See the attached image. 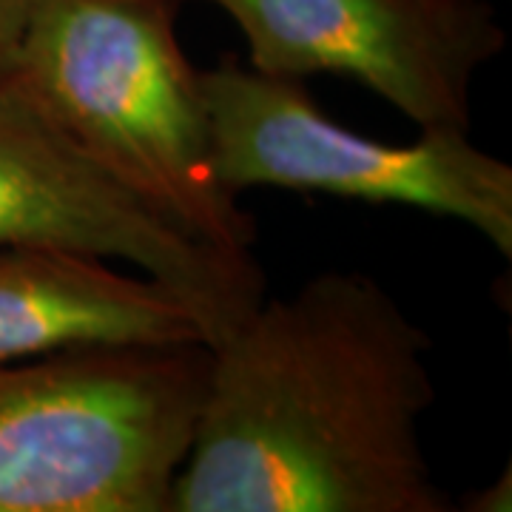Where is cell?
Returning <instances> with one entry per match:
<instances>
[{
  "label": "cell",
  "instance_id": "obj_4",
  "mask_svg": "<svg viewBox=\"0 0 512 512\" xmlns=\"http://www.w3.org/2000/svg\"><path fill=\"white\" fill-rule=\"evenodd\" d=\"M211 157L222 188L313 191L370 205H404L470 225L512 256V165L470 131H421L393 146L330 120L302 80L256 72L237 55L202 72Z\"/></svg>",
  "mask_w": 512,
  "mask_h": 512
},
{
  "label": "cell",
  "instance_id": "obj_1",
  "mask_svg": "<svg viewBox=\"0 0 512 512\" xmlns=\"http://www.w3.org/2000/svg\"><path fill=\"white\" fill-rule=\"evenodd\" d=\"M208 350L168 512H458L421 447L433 339L379 279L262 296Z\"/></svg>",
  "mask_w": 512,
  "mask_h": 512
},
{
  "label": "cell",
  "instance_id": "obj_3",
  "mask_svg": "<svg viewBox=\"0 0 512 512\" xmlns=\"http://www.w3.org/2000/svg\"><path fill=\"white\" fill-rule=\"evenodd\" d=\"M208 365L202 342L0 365V512H168Z\"/></svg>",
  "mask_w": 512,
  "mask_h": 512
},
{
  "label": "cell",
  "instance_id": "obj_2",
  "mask_svg": "<svg viewBox=\"0 0 512 512\" xmlns=\"http://www.w3.org/2000/svg\"><path fill=\"white\" fill-rule=\"evenodd\" d=\"M183 0H32L0 83L131 194L205 245L254 256L256 222L222 188Z\"/></svg>",
  "mask_w": 512,
  "mask_h": 512
},
{
  "label": "cell",
  "instance_id": "obj_7",
  "mask_svg": "<svg viewBox=\"0 0 512 512\" xmlns=\"http://www.w3.org/2000/svg\"><path fill=\"white\" fill-rule=\"evenodd\" d=\"M194 342L205 345L197 311L154 276L69 248H0V365L63 350Z\"/></svg>",
  "mask_w": 512,
  "mask_h": 512
},
{
  "label": "cell",
  "instance_id": "obj_8",
  "mask_svg": "<svg viewBox=\"0 0 512 512\" xmlns=\"http://www.w3.org/2000/svg\"><path fill=\"white\" fill-rule=\"evenodd\" d=\"M32 0H0V83L9 77Z\"/></svg>",
  "mask_w": 512,
  "mask_h": 512
},
{
  "label": "cell",
  "instance_id": "obj_6",
  "mask_svg": "<svg viewBox=\"0 0 512 512\" xmlns=\"http://www.w3.org/2000/svg\"><path fill=\"white\" fill-rule=\"evenodd\" d=\"M15 245L120 259L160 279L197 311L208 348L265 296L254 256L185 234L0 86V248Z\"/></svg>",
  "mask_w": 512,
  "mask_h": 512
},
{
  "label": "cell",
  "instance_id": "obj_9",
  "mask_svg": "<svg viewBox=\"0 0 512 512\" xmlns=\"http://www.w3.org/2000/svg\"><path fill=\"white\" fill-rule=\"evenodd\" d=\"M512 478L510 467H504V476H498L490 487H481L476 493L456 498L458 512H510L512 510Z\"/></svg>",
  "mask_w": 512,
  "mask_h": 512
},
{
  "label": "cell",
  "instance_id": "obj_5",
  "mask_svg": "<svg viewBox=\"0 0 512 512\" xmlns=\"http://www.w3.org/2000/svg\"><path fill=\"white\" fill-rule=\"evenodd\" d=\"M237 23L256 72L362 83L419 131H470L478 72L507 35L484 0H205Z\"/></svg>",
  "mask_w": 512,
  "mask_h": 512
},
{
  "label": "cell",
  "instance_id": "obj_10",
  "mask_svg": "<svg viewBox=\"0 0 512 512\" xmlns=\"http://www.w3.org/2000/svg\"><path fill=\"white\" fill-rule=\"evenodd\" d=\"M183 3H185V0H183Z\"/></svg>",
  "mask_w": 512,
  "mask_h": 512
}]
</instances>
